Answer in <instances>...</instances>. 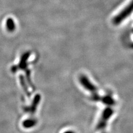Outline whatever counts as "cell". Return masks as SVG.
I'll return each mask as SVG.
<instances>
[{
    "instance_id": "obj_1",
    "label": "cell",
    "mask_w": 133,
    "mask_h": 133,
    "mask_svg": "<svg viewBox=\"0 0 133 133\" xmlns=\"http://www.w3.org/2000/svg\"><path fill=\"white\" fill-rule=\"evenodd\" d=\"M133 11V0L129 3V5L125 7L124 9L120 12V13L116 15L114 19L113 23L115 24H118L121 23L124 19H125L127 17L130 15V14Z\"/></svg>"
},
{
    "instance_id": "obj_2",
    "label": "cell",
    "mask_w": 133,
    "mask_h": 133,
    "mask_svg": "<svg viewBox=\"0 0 133 133\" xmlns=\"http://www.w3.org/2000/svg\"><path fill=\"white\" fill-rule=\"evenodd\" d=\"M79 81L82 85L87 90H89L91 93H95V91L97 90L96 88H95V86L93 85L92 83L90 82V81L85 76H81L79 78Z\"/></svg>"
},
{
    "instance_id": "obj_3",
    "label": "cell",
    "mask_w": 133,
    "mask_h": 133,
    "mask_svg": "<svg viewBox=\"0 0 133 133\" xmlns=\"http://www.w3.org/2000/svg\"><path fill=\"white\" fill-rule=\"evenodd\" d=\"M111 114V110L109 109H107L103 112L102 118L100 120L98 124V128L101 129L105 125L108 119L109 118Z\"/></svg>"
},
{
    "instance_id": "obj_4",
    "label": "cell",
    "mask_w": 133,
    "mask_h": 133,
    "mask_svg": "<svg viewBox=\"0 0 133 133\" xmlns=\"http://www.w3.org/2000/svg\"><path fill=\"white\" fill-rule=\"evenodd\" d=\"M40 100H41L40 95L39 94L36 95L34 99H33V102H32L31 105L29 108H26V111L29 112V113H30L32 114H34L36 112L37 105H38Z\"/></svg>"
},
{
    "instance_id": "obj_5",
    "label": "cell",
    "mask_w": 133,
    "mask_h": 133,
    "mask_svg": "<svg viewBox=\"0 0 133 133\" xmlns=\"http://www.w3.org/2000/svg\"><path fill=\"white\" fill-rule=\"evenodd\" d=\"M36 124V120L33 119H28L23 122V126L25 128H30L34 127Z\"/></svg>"
},
{
    "instance_id": "obj_6",
    "label": "cell",
    "mask_w": 133,
    "mask_h": 133,
    "mask_svg": "<svg viewBox=\"0 0 133 133\" xmlns=\"http://www.w3.org/2000/svg\"><path fill=\"white\" fill-rule=\"evenodd\" d=\"M19 79H20L21 84L22 87H23V90L24 91V92L26 93V94L28 95V97H30V92H29L28 88L27 87V85L26 84V82H25V81H24V77L22 76H21L19 77Z\"/></svg>"
},
{
    "instance_id": "obj_7",
    "label": "cell",
    "mask_w": 133,
    "mask_h": 133,
    "mask_svg": "<svg viewBox=\"0 0 133 133\" xmlns=\"http://www.w3.org/2000/svg\"><path fill=\"white\" fill-rule=\"evenodd\" d=\"M64 133H74V132L72 131H65Z\"/></svg>"
}]
</instances>
